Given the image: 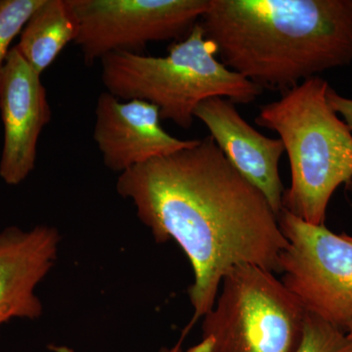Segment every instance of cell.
I'll use <instances>...</instances> for the list:
<instances>
[{
  "instance_id": "9a60e30c",
  "label": "cell",
  "mask_w": 352,
  "mask_h": 352,
  "mask_svg": "<svg viewBox=\"0 0 352 352\" xmlns=\"http://www.w3.org/2000/svg\"><path fill=\"white\" fill-rule=\"evenodd\" d=\"M327 101L331 108L344 118V122L352 131V99L342 96L333 88L329 87Z\"/></svg>"
},
{
  "instance_id": "6da1fadb",
  "label": "cell",
  "mask_w": 352,
  "mask_h": 352,
  "mask_svg": "<svg viewBox=\"0 0 352 352\" xmlns=\"http://www.w3.org/2000/svg\"><path fill=\"white\" fill-rule=\"evenodd\" d=\"M117 191L133 201L157 242L175 240L188 256L195 276L190 326L214 307L235 266L280 273L288 241L276 214L210 136L120 173Z\"/></svg>"
},
{
  "instance_id": "ba28073f",
  "label": "cell",
  "mask_w": 352,
  "mask_h": 352,
  "mask_svg": "<svg viewBox=\"0 0 352 352\" xmlns=\"http://www.w3.org/2000/svg\"><path fill=\"white\" fill-rule=\"evenodd\" d=\"M0 113L3 148L0 177L8 185L24 182L36 166L39 136L51 120L41 75L11 48L0 72Z\"/></svg>"
},
{
  "instance_id": "5bb4252c",
  "label": "cell",
  "mask_w": 352,
  "mask_h": 352,
  "mask_svg": "<svg viewBox=\"0 0 352 352\" xmlns=\"http://www.w3.org/2000/svg\"><path fill=\"white\" fill-rule=\"evenodd\" d=\"M43 0H0V72L13 39L24 29Z\"/></svg>"
},
{
  "instance_id": "ac0fdd59",
  "label": "cell",
  "mask_w": 352,
  "mask_h": 352,
  "mask_svg": "<svg viewBox=\"0 0 352 352\" xmlns=\"http://www.w3.org/2000/svg\"><path fill=\"white\" fill-rule=\"evenodd\" d=\"M342 237L344 238V239L349 241V242H351L352 244V236L347 235V234L346 233H342Z\"/></svg>"
},
{
  "instance_id": "8992f818",
  "label": "cell",
  "mask_w": 352,
  "mask_h": 352,
  "mask_svg": "<svg viewBox=\"0 0 352 352\" xmlns=\"http://www.w3.org/2000/svg\"><path fill=\"white\" fill-rule=\"evenodd\" d=\"M278 219L288 241L280 256L282 283L307 314L346 331L352 321L351 243L286 210Z\"/></svg>"
},
{
  "instance_id": "5b68a950",
  "label": "cell",
  "mask_w": 352,
  "mask_h": 352,
  "mask_svg": "<svg viewBox=\"0 0 352 352\" xmlns=\"http://www.w3.org/2000/svg\"><path fill=\"white\" fill-rule=\"evenodd\" d=\"M305 316L274 273L251 264L235 266L204 316L203 340L187 352H296Z\"/></svg>"
},
{
  "instance_id": "e0dca14e",
  "label": "cell",
  "mask_w": 352,
  "mask_h": 352,
  "mask_svg": "<svg viewBox=\"0 0 352 352\" xmlns=\"http://www.w3.org/2000/svg\"><path fill=\"white\" fill-rule=\"evenodd\" d=\"M168 352H183L182 347H180V344H177L175 347H173V349H170Z\"/></svg>"
},
{
  "instance_id": "d6986e66",
  "label": "cell",
  "mask_w": 352,
  "mask_h": 352,
  "mask_svg": "<svg viewBox=\"0 0 352 352\" xmlns=\"http://www.w3.org/2000/svg\"><path fill=\"white\" fill-rule=\"evenodd\" d=\"M347 189H349V191H351V193H352V182H351V183H349V185H347Z\"/></svg>"
},
{
  "instance_id": "4fadbf2b",
  "label": "cell",
  "mask_w": 352,
  "mask_h": 352,
  "mask_svg": "<svg viewBox=\"0 0 352 352\" xmlns=\"http://www.w3.org/2000/svg\"><path fill=\"white\" fill-rule=\"evenodd\" d=\"M296 352H352V340L342 329L307 314Z\"/></svg>"
},
{
  "instance_id": "ffe728a7",
  "label": "cell",
  "mask_w": 352,
  "mask_h": 352,
  "mask_svg": "<svg viewBox=\"0 0 352 352\" xmlns=\"http://www.w3.org/2000/svg\"><path fill=\"white\" fill-rule=\"evenodd\" d=\"M351 10H352V0H351Z\"/></svg>"
},
{
  "instance_id": "52a82bcc",
  "label": "cell",
  "mask_w": 352,
  "mask_h": 352,
  "mask_svg": "<svg viewBox=\"0 0 352 352\" xmlns=\"http://www.w3.org/2000/svg\"><path fill=\"white\" fill-rule=\"evenodd\" d=\"M210 0H69L76 25L75 43L87 64L120 51L138 53L153 41L190 32Z\"/></svg>"
},
{
  "instance_id": "7c38bea8",
  "label": "cell",
  "mask_w": 352,
  "mask_h": 352,
  "mask_svg": "<svg viewBox=\"0 0 352 352\" xmlns=\"http://www.w3.org/2000/svg\"><path fill=\"white\" fill-rule=\"evenodd\" d=\"M76 36V25L69 0H43L21 32L15 47L41 76Z\"/></svg>"
},
{
  "instance_id": "8fae6325",
  "label": "cell",
  "mask_w": 352,
  "mask_h": 352,
  "mask_svg": "<svg viewBox=\"0 0 352 352\" xmlns=\"http://www.w3.org/2000/svg\"><path fill=\"white\" fill-rule=\"evenodd\" d=\"M58 243L57 231L45 226L0 232V326L41 316L43 305L34 289L52 267Z\"/></svg>"
},
{
  "instance_id": "3957f363",
  "label": "cell",
  "mask_w": 352,
  "mask_h": 352,
  "mask_svg": "<svg viewBox=\"0 0 352 352\" xmlns=\"http://www.w3.org/2000/svg\"><path fill=\"white\" fill-rule=\"evenodd\" d=\"M329 87L319 76L308 78L256 117L258 126L277 132L288 155L283 210L314 226H324L338 187L352 182V131L329 105Z\"/></svg>"
},
{
  "instance_id": "30bf717a",
  "label": "cell",
  "mask_w": 352,
  "mask_h": 352,
  "mask_svg": "<svg viewBox=\"0 0 352 352\" xmlns=\"http://www.w3.org/2000/svg\"><path fill=\"white\" fill-rule=\"evenodd\" d=\"M194 116L207 126L234 168L263 194L279 217L285 192L279 173L285 153L281 139L267 138L254 129L243 119L235 103L223 97L201 102Z\"/></svg>"
},
{
  "instance_id": "277c9868",
  "label": "cell",
  "mask_w": 352,
  "mask_h": 352,
  "mask_svg": "<svg viewBox=\"0 0 352 352\" xmlns=\"http://www.w3.org/2000/svg\"><path fill=\"white\" fill-rule=\"evenodd\" d=\"M101 78L108 94L122 101L142 100L156 106L161 120L188 129L201 102L223 97L250 104L263 89L217 60V48L197 23L186 38L171 45L164 57L113 52L102 58Z\"/></svg>"
},
{
  "instance_id": "9c48e42d",
  "label": "cell",
  "mask_w": 352,
  "mask_h": 352,
  "mask_svg": "<svg viewBox=\"0 0 352 352\" xmlns=\"http://www.w3.org/2000/svg\"><path fill=\"white\" fill-rule=\"evenodd\" d=\"M95 116V143L104 164L118 173L168 156L195 142L176 138L164 131L159 109L148 102L122 101L103 92L97 100Z\"/></svg>"
},
{
  "instance_id": "2e32d148",
  "label": "cell",
  "mask_w": 352,
  "mask_h": 352,
  "mask_svg": "<svg viewBox=\"0 0 352 352\" xmlns=\"http://www.w3.org/2000/svg\"><path fill=\"white\" fill-rule=\"evenodd\" d=\"M346 332L347 333V336H349V338L352 340V321L351 323H349V325L347 326Z\"/></svg>"
},
{
  "instance_id": "7a4b0ae2",
  "label": "cell",
  "mask_w": 352,
  "mask_h": 352,
  "mask_svg": "<svg viewBox=\"0 0 352 352\" xmlns=\"http://www.w3.org/2000/svg\"><path fill=\"white\" fill-rule=\"evenodd\" d=\"M199 23L221 63L263 90L352 63L351 0H210Z\"/></svg>"
}]
</instances>
